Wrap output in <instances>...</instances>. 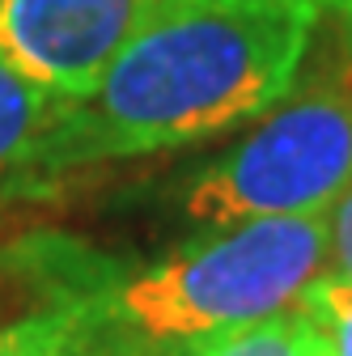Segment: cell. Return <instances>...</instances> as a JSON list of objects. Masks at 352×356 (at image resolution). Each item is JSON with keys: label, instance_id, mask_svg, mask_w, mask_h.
Wrapping results in <instances>:
<instances>
[{"label": "cell", "instance_id": "6", "mask_svg": "<svg viewBox=\"0 0 352 356\" xmlns=\"http://www.w3.org/2000/svg\"><path fill=\"white\" fill-rule=\"evenodd\" d=\"M60 102L0 51V204L26 195V174Z\"/></svg>", "mask_w": 352, "mask_h": 356}, {"label": "cell", "instance_id": "4", "mask_svg": "<svg viewBox=\"0 0 352 356\" xmlns=\"http://www.w3.org/2000/svg\"><path fill=\"white\" fill-rule=\"evenodd\" d=\"M153 0H0V51L68 106L94 89Z\"/></svg>", "mask_w": 352, "mask_h": 356}, {"label": "cell", "instance_id": "2", "mask_svg": "<svg viewBox=\"0 0 352 356\" xmlns=\"http://www.w3.org/2000/svg\"><path fill=\"white\" fill-rule=\"evenodd\" d=\"M42 242L64 284L127 356H174L195 339L293 309L331 263L327 212L195 229L145 263H123L56 234Z\"/></svg>", "mask_w": 352, "mask_h": 356}, {"label": "cell", "instance_id": "8", "mask_svg": "<svg viewBox=\"0 0 352 356\" xmlns=\"http://www.w3.org/2000/svg\"><path fill=\"white\" fill-rule=\"evenodd\" d=\"M293 309L319 339L323 356H352V280L348 276L327 267L323 276L305 284Z\"/></svg>", "mask_w": 352, "mask_h": 356}, {"label": "cell", "instance_id": "9", "mask_svg": "<svg viewBox=\"0 0 352 356\" xmlns=\"http://www.w3.org/2000/svg\"><path fill=\"white\" fill-rule=\"evenodd\" d=\"M327 234H331V272L352 280V187L327 208Z\"/></svg>", "mask_w": 352, "mask_h": 356}, {"label": "cell", "instance_id": "10", "mask_svg": "<svg viewBox=\"0 0 352 356\" xmlns=\"http://www.w3.org/2000/svg\"><path fill=\"white\" fill-rule=\"evenodd\" d=\"M319 13H339L344 22H352V0H314Z\"/></svg>", "mask_w": 352, "mask_h": 356}, {"label": "cell", "instance_id": "1", "mask_svg": "<svg viewBox=\"0 0 352 356\" xmlns=\"http://www.w3.org/2000/svg\"><path fill=\"white\" fill-rule=\"evenodd\" d=\"M314 26V0H153L90 94L56 111L26 195L85 165L187 149L255 123L301 76Z\"/></svg>", "mask_w": 352, "mask_h": 356}, {"label": "cell", "instance_id": "7", "mask_svg": "<svg viewBox=\"0 0 352 356\" xmlns=\"http://www.w3.org/2000/svg\"><path fill=\"white\" fill-rule=\"evenodd\" d=\"M174 356H323V348L310 335V327L301 323L297 309H280L272 318L195 339V343L179 348Z\"/></svg>", "mask_w": 352, "mask_h": 356}, {"label": "cell", "instance_id": "3", "mask_svg": "<svg viewBox=\"0 0 352 356\" xmlns=\"http://www.w3.org/2000/svg\"><path fill=\"white\" fill-rule=\"evenodd\" d=\"M352 187V51L297 76L246 136L183 187V216L195 229L242 220L319 216Z\"/></svg>", "mask_w": 352, "mask_h": 356}, {"label": "cell", "instance_id": "5", "mask_svg": "<svg viewBox=\"0 0 352 356\" xmlns=\"http://www.w3.org/2000/svg\"><path fill=\"white\" fill-rule=\"evenodd\" d=\"M5 267L22 297L0 309V356H127L102 318L64 284L42 238L9 250Z\"/></svg>", "mask_w": 352, "mask_h": 356}]
</instances>
